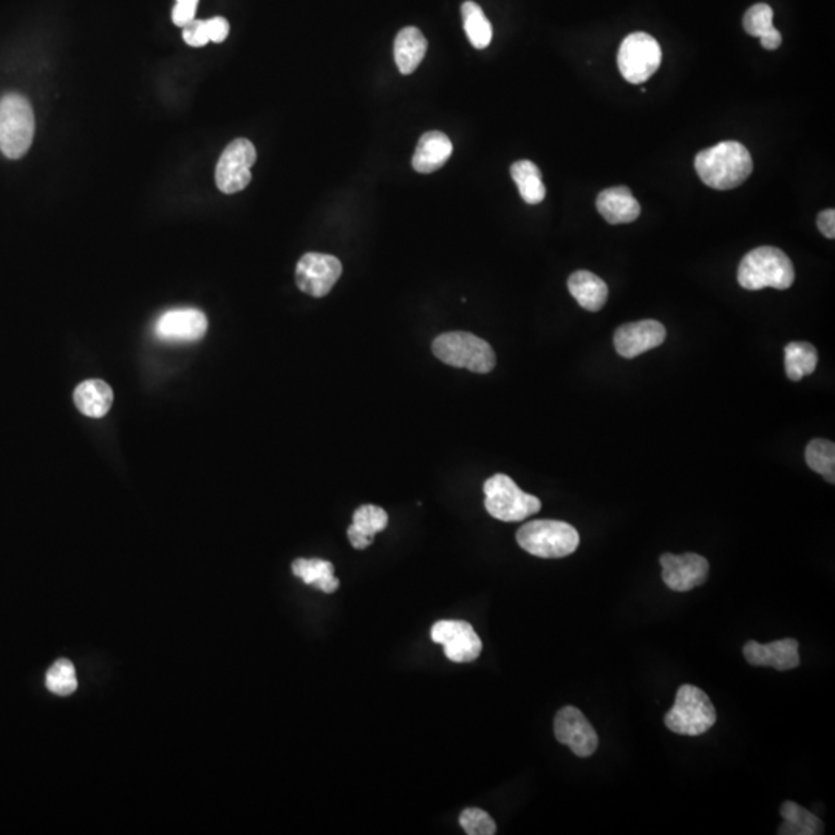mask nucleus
Wrapping results in <instances>:
<instances>
[{
    "instance_id": "10",
    "label": "nucleus",
    "mask_w": 835,
    "mask_h": 835,
    "mask_svg": "<svg viewBox=\"0 0 835 835\" xmlns=\"http://www.w3.org/2000/svg\"><path fill=\"white\" fill-rule=\"evenodd\" d=\"M342 274V263L330 254L308 253L297 263L296 283L300 291L324 297L333 290Z\"/></svg>"
},
{
    "instance_id": "17",
    "label": "nucleus",
    "mask_w": 835,
    "mask_h": 835,
    "mask_svg": "<svg viewBox=\"0 0 835 835\" xmlns=\"http://www.w3.org/2000/svg\"><path fill=\"white\" fill-rule=\"evenodd\" d=\"M597 211L610 225H624L638 220L641 205L625 186L605 189L597 197Z\"/></svg>"
},
{
    "instance_id": "16",
    "label": "nucleus",
    "mask_w": 835,
    "mask_h": 835,
    "mask_svg": "<svg viewBox=\"0 0 835 835\" xmlns=\"http://www.w3.org/2000/svg\"><path fill=\"white\" fill-rule=\"evenodd\" d=\"M744 658L755 667H772L778 672H786L800 665L798 641L781 639L771 644L749 641L744 645Z\"/></svg>"
},
{
    "instance_id": "2",
    "label": "nucleus",
    "mask_w": 835,
    "mask_h": 835,
    "mask_svg": "<svg viewBox=\"0 0 835 835\" xmlns=\"http://www.w3.org/2000/svg\"><path fill=\"white\" fill-rule=\"evenodd\" d=\"M794 280L795 271L791 259L774 246H760L750 251L743 257L738 268V283L744 290H788Z\"/></svg>"
},
{
    "instance_id": "8",
    "label": "nucleus",
    "mask_w": 835,
    "mask_h": 835,
    "mask_svg": "<svg viewBox=\"0 0 835 835\" xmlns=\"http://www.w3.org/2000/svg\"><path fill=\"white\" fill-rule=\"evenodd\" d=\"M661 61L658 41L642 31L627 36L617 52L619 72L630 84H642L650 79L658 72Z\"/></svg>"
},
{
    "instance_id": "28",
    "label": "nucleus",
    "mask_w": 835,
    "mask_h": 835,
    "mask_svg": "<svg viewBox=\"0 0 835 835\" xmlns=\"http://www.w3.org/2000/svg\"><path fill=\"white\" fill-rule=\"evenodd\" d=\"M806 463L812 471L823 475L828 483H835V446L832 441L812 440L806 447Z\"/></svg>"
},
{
    "instance_id": "4",
    "label": "nucleus",
    "mask_w": 835,
    "mask_h": 835,
    "mask_svg": "<svg viewBox=\"0 0 835 835\" xmlns=\"http://www.w3.org/2000/svg\"><path fill=\"white\" fill-rule=\"evenodd\" d=\"M432 352L444 364L481 375L492 372L497 364L491 345L466 331L441 334L433 341Z\"/></svg>"
},
{
    "instance_id": "7",
    "label": "nucleus",
    "mask_w": 835,
    "mask_h": 835,
    "mask_svg": "<svg viewBox=\"0 0 835 835\" xmlns=\"http://www.w3.org/2000/svg\"><path fill=\"white\" fill-rule=\"evenodd\" d=\"M484 506L500 522H522L542 509V501L526 494L508 475L497 474L484 483Z\"/></svg>"
},
{
    "instance_id": "25",
    "label": "nucleus",
    "mask_w": 835,
    "mask_h": 835,
    "mask_svg": "<svg viewBox=\"0 0 835 835\" xmlns=\"http://www.w3.org/2000/svg\"><path fill=\"white\" fill-rule=\"evenodd\" d=\"M511 175L525 203L539 205L545 200L546 188L543 185L542 172L532 161L520 160L512 164Z\"/></svg>"
},
{
    "instance_id": "13",
    "label": "nucleus",
    "mask_w": 835,
    "mask_h": 835,
    "mask_svg": "<svg viewBox=\"0 0 835 835\" xmlns=\"http://www.w3.org/2000/svg\"><path fill=\"white\" fill-rule=\"evenodd\" d=\"M659 562L662 566V580L676 593H686L701 587L709 577V562L699 554H662Z\"/></svg>"
},
{
    "instance_id": "21",
    "label": "nucleus",
    "mask_w": 835,
    "mask_h": 835,
    "mask_svg": "<svg viewBox=\"0 0 835 835\" xmlns=\"http://www.w3.org/2000/svg\"><path fill=\"white\" fill-rule=\"evenodd\" d=\"M427 52V39L418 28L407 27L395 39V61L399 72L410 75L418 69Z\"/></svg>"
},
{
    "instance_id": "14",
    "label": "nucleus",
    "mask_w": 835,
    "mask_h": 835,
    "mask_svg": "<svg viewBox=\"0 0 835 835\" xmlns=\"http://www.w3.org/2000/svg\"><path fill=\"white\" fill-rule=\"evenodd\" d=\"M667 330L653 319L622 325L614 333V348L625 359H633L664 344Z\"/></svg>"
},
{
    "instance_id": "26",
    "label": "nucleus",
    "mask_w": 835,
    "mask_h": 835,
    "mask_svg": "<svg viewBox=\"0 0 835 835\" xmlns=\"http://www.w3.org/2000/svg\"><path fill=\"white\" fill-rule=\"evenodd\" d=\"M817 348L809 342H791L784 348V367L791 381L798 382L817 369Z\"/></svg>"
},
{
    "instance_id": "15",
    "label": "nucleus",
    "mask_w": 835,
    "mask_h": 835,
    "mask_svg": "<svg viewBox=\"0 0 835 835\" xmlns=\"http://www.w3.org/2000/svg\"><path fill=\"white\" fill-rule=\"evenodd\" d=\"M208 330V319L195 308H180L164 313L155 324L157 338L169 342H194Z\"/></svg>"
},
{
    "instance_id": "5",
    "label": "nucleus",
    "mask_w": 835,
    "mask_h": 835,
    "mask_svg": "<svg viewBox=\"0 0 835 835\" xmlns=\"http://www.w3.org/2000/svg\"><path fill=\"white\" fill-rule=\"evenodd\" d=\"M35 127V113L27 98L11 93L0 99V150L5 157H24L35 138Z\"/></svg>"
},
{
    "instance_id": "30",
    "label": "nucleus",
    "mask_w": 835,
    "mask_h": 835,
    "mask_svg": "<svg viewBox=\"0 0 835 835\" xmlns=\"http://www.w3.org/2000/svg\"><path fill=\"white\" fill-rule=\"evenodd\" d=\"M743 25L747 35L760 39L777 30L774 27V11L767 4H757L750 7L744 14Z\"/></svg>"
},
{
    "instance_id": "11",
    "label": "nucleus",
    "mask_w": 835,
    "mask_h": 835,
    "mask_svg": "<svg viewBox=\"0 0 835 835\" xmlns=\"http://www.w3.org/2000/svg\"><path fill=\"white\" fill-rule=\"evenodd\" d=\"M433 642L443 645L447 659L452 662H472L481 655L483 642L474 627L464 621H440L430 630Z\"/></svg>"
},
{
    "instance_id": "33",
    "label": "nucleus",
    "mask_w": 835,
    "mask_h": 835,
    "mask_svg": "<svg viewBox=\"0 0 835 835\" xmlns=\"http://www.w3.org/2000/svg\"><path fill=\"white\" fill-rule=\"evenodd\" d=\"M197 0H189V2H177L174 10H172V21L177 27H186L189 22L194 21L195 13H197Z\"/></svg>"
},
{
    "instance_id": "27",
    "label": "nucleus",
    "mask_w": 835,
    "mask_h": 835,
    "mask_svg": "<svg viewBox=\"0 0 835 835\" xmlns=\"http://www.w3.org/2000/svg\"><path fill=\"white\" fill-rule=\"evenodd\" d=\"M461 16H463L464 31L471 44L478 50L489 47L494 33H492L491 22L486 18L480 5L467 0L461 7Z\"/></svg>"
},
{
    "instance_id": "31",
    "label": "nucleus",
    "mask_w": 835,
    "mask_h": 835,
    "mask_svg": "<svg viewBox=\"0 0 835 835\" xmlns=\"http://www.w3.org/2000/svg\"><path fill=\"white\" fill-rule=\"evenodd\" d=\"M460 825L469 835H494L497 832L494 818L478 808H467L461 812Z\"/></svg>"
},
{
    "instance_id": "36",
    "label": "nucleus",
    "mask_w": 835,
    "mask_h": 835,
    "mask_svg": "<svg viewBox=\"0 0 835 835\" xmlns=\"http://www.w3.org/2000/svg\"><path fill=\"white\" fill-rule=\"evenodd\" d=\"M781 41H783V38H781L780 31L775 30L772 31L771 35L761 38V45H763V48H766V50H777V48L781 45Z\"/></svg>"
},
{
    "instance_id": "12",
    "label": "nucleus",
    "mask_w": 835,
    "mask_h": 835,
    "mask_svg": "<svg viewBox=\"0 0 835 835\" xmlns=\"http://www.w3.org/2000/svg\"><path fill=\"white\" fill-rule=\"evenodd\" d=\"M554 735L563 746L580 758L591 757L599 746V737L587 716L573 706H566L554 718Z\"/></svg>"
},
{
    "instance_id": "20",
    "label": "nucleus",
    "mask_w": 835,
    "mask_h": 835,
    "mask_svg": "<svg viewBox=\"0 0 835 835\" xmlns=\"http://www.w3.org/2000/svg\"><path fill=\"white\" fill-rule=\"evenodd\" d=\"M568 290L580 307L588 311L602 310L608 300V287L604 280L590 271L580 270L568 279Z\"/></svg>"
},
{
    "instance_id": "19",
    "label": "nucleus",
    "mask_w": 835,
    "mask_h": 835,
    "mask_svg": "<svg viewBox=\"0 0 835 835\" xmlns=\"http://www.w3.org/2000/svg\"><path fill=\"white\" fill-rule=\"evenodd\" d=\"M389 525V515L379 506L364 505L356 509L347 536L355 549L369 548L378 532Z\"/></svg>"
},
{
    "instance_id": "3",
    "label": "nucleus",
    "mask_w": 835,
    "mask_h": 835,
    "mask_svg": "<svg viewBox=\"0 0 835 835\" xmlns=\"http://www.w3.org/2000/svg\"><path fill=\"white\" fill-rule=\"evenodd\" d=\"M520 548L542 559H562L576 551L579 532L559 520H532L517 531Z\"/></svg>"
},
{
    "instance_id": "23",
    "label": "nucleus",
    "mask_w": 835,
    "mask_h": 835,
    "mask_svg": "<svg viewBox=\"0 0 835 835\" xmlns=\"http://www.w3.org/2000/svg\"><path fill=\"white\" fill-rule=\"evenodd\" d=\"M783 823L778 834L781 835H818L823 834V822L817 815L812 814L794 801H784L780 808Z\"/></svg>"
},
{
    "instance_id": "18",
    "label": "nucleus",
    "mask_w": 835,
    "mask_h": 835,
    "mask_svg": "<svg viewBox=\"0 0 835 835\" xmlns=\"http://www.w3.org/2000/svg\"><path fill=\"white\" fill-rule=\"evenodd\" d=\"M452 152L454 146L446 133L438 130L424 133L413 155V169L420 174H432L447 163Z\"/></svg>"
},
{
    "instance_id": "29",
    "label": "nucleus",
    "mask_w": 835,
    "mask_h": 835,
    "mask_svg": "<svg viewBox=\"0 0 835 835\" xmlns=\"http://www.w3.org/2000/svg\"><path fill=\"white\" fill-rule=\"evenodd\" d=\"M45 684L50 692L59 696H69L78 689L75 667L69 659H59L48 670Z\"/></svg>"
},
{
    "instance_id": "22",
    "label": "nucleus",
    "mask_w": 835,
    "mask_h": 835,
    "mask_svg": "<svg viewBox=\"0 0 835 835\" xmlns=\"http://www.w3.org/2000/svg\"><path fill=\"white\" fill-rule=\"evenodd\" d=\"M73 399L79 412L90 418H103L112 407L113 392L106 382L90 379L76 387Z\"/></svg>"
},
{
    "instance_id": "6",
    "label": "nucleus",
    "mask_w": 835,
    "mask_h": 835,
    "mask_svg": "<svg viewBox=\"0 0 835 835\" xmlns=\"http://www.w3.org/2000/svg\"><path fill=\"white\" fill-rule=\"evenodd\" d=\"M715 723V706L707 693L690 684L679 687L675 706L665 715V726L668 730L678 735L698 737L712 729Z\"/></svg>"
},
{
    "instance_id": "1",
    "label": "nucleus",
    "mask_w": 835,
    "mask_h": 835,
    "mask_svg": "<svg viewBox=\"0 0 835 835\" xmlns=\"http://www.w3.org/2000/svg\"><path fill=\"white\" fill-rule=\"evenodd\" d=\"M695 169L704 185L716 191L738 188L754 171V161L746 146L738 141H723L701 150Z\"/></svg>"
},
{
    "instance_id": "32",
    "label": "nucleus",
    "mask_w": 835,
    "mask_h": 835,
    "mask_svg": "<svg viewBox=\"0 0 835 835\" xmlns=\"http://www.w3.org/2000/svg\"><path fill=\"white\" fill-rule=\"evenodd\" d=\"M183 39H185L186 44L191 45V47H205V45L209 42L208 30H206V21H198V19H194V21L189 22L186 27H183Z\"/></svg>"
},
{
    "instance_id": "9",
    "label": "nucleus",
    "mask_w": 835,
    "mask_h": 835,
    "mask_svg": "<svg viewBox=\"0 0 835 835\" xmlns=\"http://www.w3.org/2000/svg\"><path fill=\"white\" fill-rule=\"evenodd\" d=\"M256 160V147L251 141L239 138L229 143L215 167L217 188L223 194L243 191L251 183V167Z\"/></svg>"
},
{
    "instance_id": "34",
    "label": "nucleus",
    "mask_w": 835,
    "mask_h": 835,
    "mask_svg": "<svg viewBox=\"0 0 835 835\" xmlns=\"http://www.w3.org/2000/svg\"><path fill=\"white\" fill-rule=\"evenodd\" d=\"M206 30H208L209 42H220L225 41L229 35V22L226 21L225 18H217L208 19L206 21Z\"/></svg>"
},
{
    "instance_id": "24",
    "label": "nucleus",
    "mask_w": 835,
    "mask_h": 835,
    "mask_svg": "<svg viewBox=\"0 0 835 835\" xmlns=\"http://www.w3.org/2000/svg\"><path fill=\"white\" fill-rule=\"evenodd\" d=\"M291 568H293L294 576L300 577L307 585H313L324 593H334L341 585L339 579L334 577L333 563L327 560L297 559L294 560Z\"/></svg>"
},
{
    "instance_id": "37",
    "label": "nucleus",
    "mask_w": 835,
    "mask_h": 835,
    "mask_svg": "<svg viewBox=\"0 0 835 835\" xmlns=\"http://www.w3.org/2000/svg\"><path fill=\"white\" fill-rule=\"evenodd\" d=\"M177 2H189V0H177ZM197 2H200V0H197Z\"/></svg>"
},
{
    "instance_id": "35",
    "label": "nucleus",
    "mask_w": 835,
    "mask_h": 835,
    "mask_svg": "<svg viewBox=\"0 0 835 835\" xmlns=\"http://www.w3.org/2000/svg\"><path fill=\"white\" fill-rule=\"evenodd\" d=\"M817 226L823 236L828 237V239H835L834 209H826V211L820 212L817 217Z\"/></svg>"
}]
</instances>
